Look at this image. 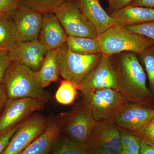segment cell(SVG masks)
I'll return each instance as SVG.
<instances>
[{"instance_id": "cell-38", "label": "cell", "mask_w": 154, "mask_h": 154, "mask_svg": "<svg viewBox=\"0 0 154 154\" xmlns=\"http://www.w3.org/2000/svg\"><path fill=\"white\" fill-rule=\"evenodd\" d=\"M107 1H108V0H107Z\"/></svg>"}, {"instance_id": "cell-8", "label": "cell", "mask_w": 154, "mask_h": 154, "mask_svg": "<svg viewBox=\"0 0 154 154\" xmlns=\"http://www.w3.org/2000/svg\"><path fill=\"white\" fill-rule=\"evenodd\" d=\"M46 103L41 99L34 98L8 99L0 115V136L36 111L43 110Z\"/></svg>"}, {"instance_id": "cell-18", "label": "cell", "mask_w": 154, "mask_h": 154, "mask_svg": "<svg viewBox=\"0 0 154 154\" xmlns=\"http://www.w3.org/2000/svg\"><path fill=\"white\" fill-rule=\"evenodd\" d=\"M110 16L115 25L123 28L154 21V8L128 5Z\"/></svg>"}, {"instance_id": "cell-37", "label": "cell", "mask_w": 154, "mask_h": 154, "mask_svg": "<svg viewBox=\"0 0 154 154\" xmlns=\"http://www.w3.org/2000/svg\"><path fill=\"white\" fill-rule=\"evenodd\" d=\"M119 154H134L130 152L127 151L125 150L122 149L121 151H120L119 153Z\"/></svg>"}, {"instance_id": "cell-13", "label": "cell", "mask_w": 154, "mask_h": 154, "mask_svg": "<svg viewBox=\"0 0 154 154\" xmlns=\"http://www.w3.org/2000/svg\"><path fill=\"white\" fill-rule=\"evenodd\" d=\"M12 18L18 33V41L28 42L38 39L43 19L42 14L20 5Z\"/></svg>"}, {"instance_id": "cell-27", "label": "cell", "mask_w": 154, "mask_h": 154, "mask_svg": "<svg viewBox=\"0 0 154 154\" xmlns=\"http://www.w3.org/2000/svg\"><path fill=\"white\" fill-rule=\"evenodd\" d=\"M123 28L128 31L143 35L154 41V21Z\"/></svg>"}, {"instance_id": "cell-3", "label": "cell", "mask_w": 154, "mask_h": 154, "mask_svg": "<svg viewBox=\"0 0 154 154\" xmlns=\"http://www.w3.org/2000/svg\"><path fill=\"white\" fill-rule=\"evenodd\" d=\"M102 53L112 56L123 52L139 54L154 45L152 39L114 25L97 37Z\"/></svg>"}, {"instance_id": "cell-21", "label": "cell", "mask_w": 154, "mask_h": 154, "mask_svg": "<svg viewBox=\"0 0 154 154\" xmlns=\"http://www.w3.org/2000/svg\"><path fill=\"white\" fill-rule=\"evenodd\" d=\"M72 51L83 54H96L102 53L97 38L68 36L66 42Z\"/></svg>"}, {"instance_id": "cell-9", "label": "cell", "mask_w": 154, "mask_h": 154, "mask_svg": "<svg viewBox=\"0 0 154 154\" xmlns=\"http://www.w3.org/2000/svg\"><path fill=\"white\" fill-rule=\"evenodd\" d=\"M49 118L35 113L22 122L2 154H19L47 128Z\"/></svg>"}, {"instance_id": "cell-7", "label": "cell", "mask_w": 154, "mask_h": 154, "mask_svg": "<svg viewBox=\"0 0 154 154\" xmlns=\"http://www.w3.org/2000/svg\"><path fill=\"white\" fill-rule=\"evenodd\" d=\"M68 36L97 38L96 30L82 13L75 0H66L53 12Z\"/></svg>"}, {"instance_id": "cell-14", "label": "cell", "mask_w": 154, "mask_h": 154, "mask_svg": "<svg viewBox=\"0 0 154 154\" xmlns=\"http://www.w3.org/2000/svg\"><path fill=\"white\" fill-rule=\"evenodd\" d=\"M85 147L88 149H101L119 154L122 150L120 130L112 122H99Z\"/></svg>"}, {"instance_id": "cell-35", "label": "cell", "mask_w": 154, "mask_h": 154, "mask_svg": "<svg viewBox=\"0 0 154 154\" xmlns=\"http://www.w3.org/2000/svg\"><path fill=\"white\" fill-rule=\"evenodd\" d=\"M8 98L3 84L0 85V112L5 106Z\"/></svg>"}, {"instance_id": "cell-34", "label": "cell", "mask_w": 154, "mask_h": 154, "mask_svg": "<svg viewBox=\"0 0 154 154\" xmlns=\"http://www.w3.org/2000/svg\"><path fill=\"white\" fill-rule=\"evenodd\" d=\"M140 154H154V146L141 141Z\"/></svg>"}, {"instance_id": "cell-28", "label": "cell", "mask_w": 154, "mask_h": 154, "mask_svg": "<svg viewBox=\"0 0 154 154\" xmlns=\"http://www.w3.org/2000/svg\"><path fill=\"white\" fill-rule=\"evenodd\" d=\"M20 0H0V17L13 18Z\"/></svg>"}, {"instance_id": "cell-22", "label": "cell", "mask_w": 154, "mask_h": 154, "mask_svg": "<svg viewBox=\"0 0 154 154\" xmlns=\"http://www.w3.org/2000/svg\"><path fill=\"white\" fill-rule=\"evenodd\" d=\"M52 154H90L85 147L77 144L66 136L60 135L54 145Z\"/></svg>"}, {"instance_id": "cell-10", "label": "cell", "mask_w": 154, "mask_h": 154, "mask_svg": "<svg viewBox=\"0 0 154 154\" xmlns=\"http://www.w3.org/2000/svg\"><path fill=\"white\" fill-rule=\"evenodd\" d=\"M111 57L102 54L99 63L79 86L78 90L82 94L103 88L120 91L117 72Z\"/></svg>"}, {"instance_id": "cell-1", "label": "cell", "mask_w": 154, "mask_h": 154, "mask_svg": "<svg viewBox=\"0 0 154 154\" xmlns=\"http://www.w3.org/2000/svg\"><path fill=\"white\" fill-rule=\"evenodd\" d=\"M137 54H122L114 63L120 91L131 103H147L152 94L146 83V75Z\"/></svg>"}, {"instance_id": "cell-33", "label": "cell", "mask_w": 154, "mask_h": 154, "mask_svg": "<svg viewBox=\"0 0 154 154\" xmlns=\"http://www.w3.org/2000/svg\"><path fill=\"white\" fill-rule=\"evenodd\" d=\"M129 5L154 8V0H134Z\"/></svg>"}, {"instance_id": "cell-15", "label": "cell", "mask_w": 154, "mask_h": 154, "mask_svg": "<svg viewBox=\"0 0 154 154\" xmlns=\"http://www.w3.org/2000/svg\"><path fill=\"white\" fill-rule=\"evenodd\" d=\"M64 113L49 117L44 132L19 154H49L62 133Z\"/></svg>"}, {"instance_id": "cell-17", "label": "cell", "mask_w": 154, "mask_h": 154, "mask_svg": "<svg viewBox=\"0 0 154 154\" xmlns=\"http://www.w3.org/2000/svg\"><path fill=\"white\" fill-rule=\"evenodd\" d=\"M82 13L95 28L98 36L115 25L113 18L102 8L99 0H75Z\"/></svg>"}, {"instance_id": "cell-4", "label": "cell", "mask_w": 154, "mask_h": 154, "mask_svg": "<svg viewBox=\"0 0 154 154\" xmlns=\"http://www.w3.org/2000/svg\"><path fill=\"white\" fill-rule=\"evenodd\" d=\"M82 96V100L72 110L64 113L62 133L77 144L85 147L99 122L92 113L91 103Z\"/></svg>"}, {"instance_id": "cell-36", "label": "cell", "mask_w": 154, "mask_h": 154, "mask_svg": "<svg viewBox=\"0 0 154 154\" xmlns=\"http://www.w3.org/2000/svg\"><path fill=\"white\" fill-rule=\"evenodd\" d=\"M88 150L90 154H118L101 149L94 148Z\"/></svg>"}, {"instance_id": "cell-23", "label": "cell", "mask_w": 154, "mask_h": 154, "mask_svg": "<svg viewBox=\"0 0 154 154\" xmlns=\"http://www.w3.org/2000/svg\"><path fill=\"white\" fill-rule=\"evenodd\" d=\"M78 90V87L73 83L68 80H62L56 93V100L61 105H71L76 99Z\"/></svg>"}, {"instance_id": "cell-5", "label": "cell", "mask_w": 154, "mask_h": 154, "mask_svg": "<svg viewBox=\"0 0 154 154\" xmlns=\"http://www.w3.org/2000/svg\"><path fill=\"white\" fill-rule=\"evenodd\" d=\"M102 54L77 53L72 51L65 43L57 51V60L60 75L79 88L84 79L99 63Z\"/></svg>"}, {"instance_id": "cell-11", "label": "cell", "mask_w": 154, "mask_h": 154, "mask_svg": "<svg viewBox=\"0 0 154 154\" xmlns=\"http://www.w3.org/2000/svg\"><path fill=\"white\" fill-rule=\"evenodd\" d=\"M154 118V110L141 104L128 102L115 116L112 122L119 129L137 135Z\"/></svg>"}, {"instance_id": "cell-32", "label": "cell", "mask_w": 154, "mask_h": 154, "mask_svg": "<svg viewBox=\"0 0 154 154\" xmlns=\"http://www.w3.org/2000/svg\"><path fill=\"white\" fill-rule=\"evenodd\" d=\"M134 0H108L109 10L111 13L130 5Z\"/></svg>"}, {"instance_id": "cell-6", "label": "cell", "mask_w": 154, "mask_h": 154, "mask_svg": "<svg viewBox=\"0 0 154 154\" xmlns=\"http://www.w3.org/2000/svg\"><path fill=\"white\" fill-rule=\"evenodd\" d=\"M82 96L91 103L93 116L98 122H112L128 101L120 91L110 88L95 90Z\"/></svg>"}, {"instance_id": "cell-29", "label": "cell", "mask_w": 154, "mask_h": 154, "mask_svg": "<svg viewBox=\"0 0 154 154\" xmlns=\"http://www.w3.org/2000/svg\"><path fill=\"white\" fill-rule=\"evenodd\" d=\"M136 136L141 141L154 146V118Z\"/></svg>"}, {"instance_id": "cell-20", "label": "cell", "mask_w": 154, "mask_h": 154, "mask_svg": "<svg viewBox=\"0 0 154 154\" xmlns=\"http://www.w3.org/2000/svg\"><path fill=\"white\" fill-rule=\"evenodd\" d=\"M18 41V33L13 18L0 17V51H9Z\"/></svg>"}, {"instance_id": "cell-31", "label": "cell", "mask_w": 154, "mask_h": 154, "mask_svg": "<svg viewBox=\"0 0 154 154\" xmlns=\"http://www.w3.org/2000/svg\"><path fill=\"white\" fill-rule=\"evenodd\" d=\"M21 123L18 124L17 126L14 127L13 128L10 130L8 132L0 136V154H2L4 150L6 148L11 137L17 131Z\"/></svg>"}, {"instance_id": "cell-19", "label": "cell", "mask_w": 154, "mask_h": 154, "mask_svg": "<svg viewBox=\"0 0 154 154\" xmlns=\"http://www.w3.org/2000/svg\"><path fill=\"white\" fill-rule=\"evenodd\" d=\"M57 51L56 49L48 51L41 68L37 71L34 72L35 81L42 89L59 79L60 74L57 60Z\"/></svg>"}, {"instance_id": "cell-16", "label": "cell", "mask_w": 154, "mask_h": 154, "mask_svg": "<svg viewBox=\"0 0 154 154\" xmlns=\"http://www.w3.org/2000/svg\"><path fill=\"white\" fill-rule=\"evenodd\" d=\"M68 35L53 13L43 14L38 39L45 49H58L66 43Z\"/></svg>"}, {"instance_id": "cell-30", "label": "cell", "mask_w": 154, "mask_h": 154, "mask_svg": "<svg viewBox=\"0 0 154 154\" xmlns=\"http://www.w3.org/2000/svg\"><path fill=\"white\" fill-rule=\"evenodd\" d=\"M11 63L9 57L8 51H0V85L2 83L6 70Z\"/></svg>"}, {"instance_id": "cell-24", "label": "cell", "mask_w": 154, "mask_h": 154, "mask_svg": "<svg viewBox=\"0 0 154 154\" xmlns=\"http://www.w3.org/2000/svg\"><path fill=\"white\" fill-rule=\"evenodd\" d=\"M66 0H20V5L41 13H53Z\"/></svg>"}, {"instance_id": "cell-26", "label": "cell", "mask_w": 154, "mask_h": 154, "mask_svg": "<svg viewBox=\"0 0 154 154\" xmlns=\"http://www.w3.org/2000/svg\"><path fill=\"white\" fill-rule=\"evenodd\" d=\"M121 134L122 149L134 154H140L141 141L133 134L119 129Z\"/></svg>"}, {"instance_id": "cell-25", "label": "cell", "mask_w": 154, "mask_h": 154, "mask_svg": "<svg viewBox=\"0 0 154 154\" xmlns=\"http://www.w3.org/2000/svg\"><path fill=\"white\" fill-rule=\"evenodd\" d=\"M148 77L150 88L154 93V45L138 54Z\"/></svg>"}, {"instance_id": "cell-12", "label": "cell", "mask_w": 154, "mask_h": 154, "mask_svg": "<svg viewBox=\"0 0 154 154\" xmlns=\"http://www.w3.org/2000/svg\"><path fill=\"white\" fill-rule=\"evenodd\" d=\"M47 51L38 39L28 42L18 41L8 51V55L11 62L24 65L36 72L41 68Z\"/></svg>"}, {"instance_id": "cell-2", "label": "cell", "mask_w": 154, "mask_h": 154, "mask_svg": "<svg viewBox=\"0 0 154 154\" xmlns=\"http://www.w3.org/2000/svg\"><path fill=\"white\" fill-rule=\"evenodd\" d=\"M8 99L30 98L41 99L46 103L51 99L50 92L40 88L34 77V71L18 63L11 62L2 83Z\"/></svg>"}]
</instances>
